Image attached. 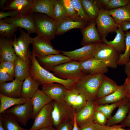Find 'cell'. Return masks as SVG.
<instances>
[{"label": "cell", "mask_w": 130, "mask_h": 130, "mask_svg": "<svg viewBox=\"0 0 130 130\" xmlns=\"http://www.w3.org/2000/svg\"><path fill=\"white\" fill-rule=\"evenodd\" d=\"M41 89L47 96L58 103L65 102V97L68 90L63 84L56 83L42 85Z\"/></svg>", "instance_id": "obj_13"}, {"label": "cell", "mask_w": 130, "mask_h": 130, "mask_svg": "<svg viewBox=\"0 0 130 130\" xmlns=\"http://www.w3.org/2000/svg\"><path fill=\"white\" fill-rule=\"evenodd\" d=\"M89 21L77 15L72 17L65 16L57 21L56 35L63 34L73 29H81L87 25Z\"/></svg>", "instance_id": "obj_9"}, {"label": "cell", "mask_w": 130, "mask_h": 130, "mask_svg": "<svg viewBox=\"0 0 130 130\" xmlns=\"http://www.w3.org/2000/svg\"><path fill=\"white\" fill-rule=\"evenodd\" d=\"M74 8L77 12V15L88 21L90 20L84 11L81 0H72Z\"/></svg>", "instance_id": "obj_42"}, {"label": "cell", "mask_w": 130, "mask_h": 130, "mask_svg": "<svg viewBox=\"0 0 130 130\" xmlns=\"http://www.w3.org/2000/svg\"><path fill=\"white\" fill-rule=\"evenodd\" d=\"M97 130H130V129H125L122 128L120 125L110 126L106 125H101L95 124Z\"/></svg>", "instance_id": "obj_47"}, {"label": "cell", "mask_w": 130, "mask_h": 130, "mask_svg": "<svg viewBox=\"0 0 130 130\" xmlns=\"http://www.w3.org/2000/svg\"><path fill=\"white\" fill-rule=\"evenodd\" d=\"M130 0H110L106 9L109 11L120 7L126 5Z\"/></svg>", "instance_id": "obj_44"}, {"label": "cell", "mask_w": 130, "mask_h": 130, "mask_svg": "<svg viewBox=\"0 0 130 130\" xmlns=\"http://www.w3.org/2000/svg\"><path fill=\"white\" fill-rule=\"evenodd\" d=\"M18 14L16 11L14 10H11L7 12H4L2 11L0 12V19L6 18L8 16L13 17Z\"/></svg>", "instance_id": "obj_50"}, {"label": "cell", "mask_w": 130, "mask_h": 130, "mask_svg": "<svg viewBox=\"0 0 130 130\" xmlns=\"http://www.w3.org/2000/svg\"><path fill=\"white\" fill-rule=\"evenodd\" d=\"M120 53L112 47L101 42L96 44L93 56L108 68H116Z\"/></svg>", "instance_id": "obj_4"}, {"label": "cell", "mask_w": 130, "mask_h": 130, "mask_svg": "<svg viewBox=\"0 0 130 130\" xmlns=\"http://www.w3.org/2000/svg\"><path fill=\"white\" fill-rule=\"evenodd\" d=\"M0 68L5 70L11 77L13 78L14 77V62L6 61H0Z\"/></svg>", "instance_id": "obj_41"}, {"label": "cell", "mask_w": 130, "mask_h": 130, "mask_svg": "<svg viewBox=\"0 0 130 130\" xmlns=\"http://www.w3.org/2000/svg\"><path fill=\"white\" fill-rule=\"evenodd\" d=\"M31 100L33 107L32 119L33 120L42 108L53 100L42 90L39 89Z\"/></svg>", "instance_id": "obj_24"}, {"label": "cell", "mask_w": 130, "mask_h": 130, "mask_svg": "<svg viewBox=\"0 0 130 130\" xmlns=\"http://www.w3.org/2000/svg\"><path fill=\"white\" fill-rule=\"evenodd\" d=\"M19 29L20 34L19 37L17 38V42L26 56L27 54L29 45L32 44L34 38L31 37L30 34L25 32L21 28H19Z\"/></svg>", "instance_id": "obj_34"}, {"label": "cell", "mask_w": 130, "mask_h": 130, "mask_svg": "<svg viewBox=\"0 0 130 130\" xmlns=\"http://www.w3.org/2000/svg\"><path fill=\"white\" fill-rule=\"evenodd\" d=\"M37 35L50 40L54 39L56 33L57 21L45 14H33Z\"/></svg>", "instance_id": "obj_3"}, {"label": "cell", "mask_w": 130, "mask_h": 130, "mask_svg": "<svg viewBox=\"0 0 130 130\" xmlns=\"http://www.w3.org/2000/svg\"><path fill=\"white\" fill-rule=\"evenodd\" d=\"M33 107L31 99L27 102L15 105L5 112L13 116L23 126H26L32 119Z\"/></svg>", "instance_id": "obj_8"}, {"label": "cell", "mask_w": 130, "mask_h": 130, "mask_svg": "<svg viewBox=\"0 0 130 130\" xmlns=\"http://www.w3.org/2000/svg\"><path fill=\"white\" fill-rule=\"evenodd\" d=\"M120 125L122 128L130 127V112L128 114L124 120Z\"/></svg>", "instance_id": "obj_54"}, {"label": "cell", "mask_w": 130, "mask_h": 130, "mask_svg": "<svg viewBox=\"0 0 130 130\" xmlns=\"http://www.w3.org/2000/svg\"><path fill=\"white\" fill-rule=\"evenodd\" d=\"M0 130H4L2 126L1 122L0 120Z\"/></svg>", "instance_id": "obj_61"}, {"label": "cell", "mask_w": 130, "mask_h": 130, "mask_svg": "<svg viewBox=\"0 0 130 130\" xmlns=\"http://www.w3.org/2000/svg\"><path fill=\"white\" fill-rule=\"evenodd\" d=\"M126 97L129 99L130 101V90H128Z\"/></svg>", "instance_id": "obj_60"}, {"label": "cell", "mask_w": 130, "mask_h": 130, "mask_svg": "<svg viewBox=\"0 0 130 130\" xmlns=\"http://www.w3.org/2000/svg\"><path fill=\"white\" fill-rule=\"evenodd\" d=\"M84 12L90 21H95L97 18L100 9L94 0H81Z\"/></svg>", "instance_id": "obj_32"}, {"label": "cell", "mask_w": 130, "mask_h": 130, "mask_svg": "<svg viewBox=\"0 0 130 130\" xmlns=\"http://www.w3.org/2000/svg\"><path fill=\"white\" fill-rule=\"evenodd\" d=\"M33 0H6L4 10H14L24 16L32 15Z\"/></svg>", "instance_id": "obj_15"}, {"label": "cell", "mask_w": 130, "mask_h": 130, "mask_svg": "<svg viewBox=\"0 0 130 130\" xmlns=\"http://www.w3.org/2000/svg\"><path fill=\"white\" fill-rule=\"evenodd\" d=\"M81 31L83 35L81 44L83 46L102 42L96 27L95 21H89L84 27L81 29Z\"/></svg>", "instance_id": "obj_16"}, {"label": "cell", "mask_w": 130, "mask_h": 130, "mask_svg": "<svg viewBox=\"0 0 130 130\" xmlns=\"http://www.w3.org/2000/svg\"><path fill=\"white\" fill-rule=\"evenodd\" d=\"M108 119L102 112L95 110L93 117V122L101 125H106Z\"/></svg>", "instance_id": "obj_45"}, {"label": "cell", "mask_w": 130, "mask_h": 130, "mask_svg": "<svg viewBox=\"0 0 130 130\" xmlns=\"http://www.w3.org/2000/svg\"><path fill=\"white\" fill-rule=\"evenodd\" d=\"M128 90L124 84L120 86L119 88L111 94L98 99L96 102L98 104H104L113 103L120 101L126 97Z\"/></svg>", "instance_id": "obj_27"}, {"label": "cell", "mask_w": 130, "mask_h": 130, "mask_svg": "<svg viewBox=\"0 0 130 130\" xmlns=\"http://www.w3.org/2000/svg\"><path fill=\"white\" fill-rule=\"evenodd\" d=\"M33 38L32 52L36 58L60 54V51L53 47L50 40L38 35Z\"/></svg>", "instance_id": "obj_10"}, {"label": "cell", "mask_w": 130, "mask_h": 130, "mask_svg": "<svg viewBox=\"0 0 130 130\" xmlns=\"http://www.w3.org/2000/svg\"><path fill=\"white\" fill-rule=\"evenodd\" d=\"M23 82L15 78L12 82H5L0 84V93L9 97L21 98Z\"/></svg>", "instance_id": "obj_22"}, {"label": "cell", "mask_w": 130, "mask_h": 130, "mask_svg": "<svg viewBox=\"0 0 130 130\" xmlns=\"http://www.w3.org/2000/svg\"><path fill=\"white\" fill-rule=\"evenodd\" d=\"M2 19L5 22L13 24L18 28L25 29L29 34L36 32L32 15L24 16L19 14L14 17H6Z\"/></svg>", "instance_id": "obj_14"}, {"label": "cell", "mask_w": 130, "mask_h": 130, "mask_svg": "<svg viewBox=\"0 0 130 130\" xmlns=\"http://www.w3.org/2000/svg\"><path fill=\"white\" fill-rule=\"evenodd\" d=\"M123 99L110 104H98L96 110L102 112L108 119L112 117L111 114L115 108L119 106L122 103Z\"/></svg>", "instance_id": "obj_37"}, {"label": "cell", "mask_w": 130, "mask_h": 130, "mask_svg": "<svg viewBox=\"0 0 130 130\" xmlns=\"http://www.w3.org/2000/svg\"><path fill=\"white\" fill-rule=\"evenodd\" d=\"M29 56L31 60L30 76L33 79L39 81L41 85L56 83L63 84L68 90L75 87L77 83L75 81L60 78L42 67L37 61L36 57L30 51Z\"/></svg>", "instance_id": "obj_1"}, {"label": "cell", "mask_w": 130, "mask_h": 130, "mask_svg": "<svg viewBox=\"0 0 130 130\" xmlns=\"http://www.w3.org/2000/svg\"><path fill=\"white\" fill-rule=\"evenodd\" d=\"M96 44H87L72 51H60V52L72 60L81 62L94 57Z\"/></svg>", "instance_id": "obj_12"}, {"label": "cell", "mask_w": 130, "mask_h": 130, "mask_svg": "<svg viewBox=\"0 0 130 130\" xmlns=\"http://www.w3.org/2000/svg\"><path fill=\"white\" fill-rule=\"evenodd\" d=\"M81 69L85 75L108 72V68L100 60L94 57L80 62Z\"/></svg>", "instance_id": "obj_20"}, {"label": "cell", "mask_w": 130, "mask_h": 130, "mask_svg": "<svg viewBox=\"0 0 130 130\" xmlns=\"http://www.w3.org/2000/svg\"><path fill=\"white\" fill-rule=\"evenodd\" d=\"M95 22L97 28L101 37L106 38L110 33L115 32L119 28L114 19L110 15L109 11L100 9Z\"/></svg>", "instance_id": "obj_7"}, {"label": "cell", "mask_w": 130, "mask_h": 130, "mask_svg": "<svg viewBox=\"0 0 130 130\" xmlns=\"http://www.w3.org/2000/svg\"><path fill=\"white\" fill-rule=\"evenodd\" d=\"M104 74L100 73L86 75L77 82L75 88L87 102H95L97 100V91Z\"/></svg>", "instance_id": "obj_2"}, {"label": "cell", "mask_w": 130, "mask_h": 130, "mask_svg": "<svg viewBox=\"0 0 130 130\" xmlns=\"http://www.w3.org/2000/svg\"><path fill=\"white\" fill-rule=\"evenodd\" d=\"M79 128V130H97L95 124L93 122L84 124Z\"/></svg>", "instance_id": "obj_52"}, {"label": "cell", "mask_w": 130, "mask_h": 130, "mask_svg": "<svg viewBox=\"0 0 130 130\" xmlns=\"http://www.w3.org/2000/svg\"><path fill=\"white\" fill-rule=\"evenodd\" d=\"M119 28L125 32L130 29V21H126L121 23L119 26Z\"/></svg>", "instance_id": "obj_53"}, {"label": "cell", "mask_w": 130, "mask_h": 130, "mask_svg": "<svg viewBox=\"0 0 130 130\" xmlns=\"http://www.w3.org/2000/svg\"><path fill=\"white\" fill-rule=\"evenodd\" d=\"M119 86L114 81L104 74L97 91L98 99L111 94L117 90Z\"/></svg>", "instance_id": "obj_25"}, {"label": "cell", "mask_w": 130, "mask_h": 130, "mask_svg": "<svg viewBox=\"0 0 130 130\" xmlns=\"http://www.w3.org/2000/svg\"><path fill=\"white\" fill-rule=\"evenodd\" d=\"M36 59L40 65L49 71H52L55 67L72 60L68 57L60 54L47 55Z\"/></svg>", "instance_id": "obj_17"}, {"label": "cell", "mask_w": 130, "mask_h": 130, "mask_svg": "<svg viewBox=\"0 0 130 130\" xmlns=\"http://www.w3.org/2000/svg\"><path fill=\"white\" fill-rule=\"evenodd\" d=\"M55 20L57 21L66 16L62 0H55L53 6Z\"/></svg>", "instance_id": "obj_38"}, {"label": "cell", "mask_w": 130, "mask_h": 130, "mask_svg": "<svg viewBox=\"0 0 130 130\" xmlns=\"http://www.w3.org/2000/svg\"><path fill=\"white\" fill-rule=\"evenodd\" d=\"M0 120L4 130H30L21 127L13 116L5 112L0 114Z\"/></svg>", "instance_id": "obj_33"}, {"label": "cell", "mask_w": 130, "mask_h": 130, "mask_svg": "<svg viewBox=\"0 0 130 130\" xmlns=\"http://www.w3.org/2000/svg\"><path fill=\"white\" fill-rule=\"evenodd\" d=\"M66 16L70 17L77 15V12L74 8L72 0H62Z\"/></svg>", "instance_id": "obj_43"}, {"label": "cell", "mask_w": 130, "mask_h": 130, "mask_svg": "<svg viewBox=\"0 0 130 130\" xmlns=\"http://www.w3.org/2000/svg\"><path fill=\"white\" fill-rule=\"evenodd\" d=\"M98 104L96 102H87L85 106L80 110L76 113V121L79 127L93 122V117Z\"/></svg>", "instance_id": "obj_19"}, {"label": "cell", "mask_w": 130, "mask_h": 130, "mask_svg": "<svg viewBox=\"0 0 130 130\" xmlns=\"http://www.w3.org/2000/svg\"><path fill=\"white\" fill-rule=\"evenodd\" d=\"M30 51L28 49L26 58L24 60L17 56L14 62L15 78L22 81L30 76L31 60L29 56Z\"/></svg>", "instance_id": "obj_18"}, {"label": "cell", "mask_w": 130, "mask_h": 130, "mask_svg": "<svg viewBox=\"0 0 130 130\" xmlns=\"http://www.w3.org/2000/svg\"><path fill=\"white\" fill-rule=\"evenodd\" d=\"M87 102L85 97L79 93L72 107L76 113L85 106Z\"/></svg>", "instance_id": "obj_40"}, {"label": "cell", "mask_w": 130, "mask_h": 130, "mask_svg": "<svg viewBox=\"0 0 130 130\" xmlns=\"http://www.w3.org/2000/svg\"><path fill=\"white\" fill-rule=\"evenodd\" d=\"M55 0H33V13L37 12L44 13L55 20L53 6Z\"/></svg>", "instance_id": "obj_28"}, {"label": "cell", "mask_w": 130, "mask_h": 130, "mask_svg": "<svg viewBox=\"0 0 130 130\" xmlns=\"http://www.w3.org/2000/svg\"><path fill=\"white\" fill-rule=\"evenodd\" d=\"M75 114L74 115V122L72 130H79L80 128L78 125L76 121L75 117Z\"/></svg>", "instance_id": "obj_57"}, {"label": "cell", "mask_w": 130, "mask_h": 130, "mask_svg": "<svg viewBox=\"0 0 130 130\" xmlns=\"http://www.w3.org/2000/svg\"><path fill=\"white\" fill-rule=\"evenodd\" d=\"M118 26L122 22L130 21V0L125 6L109 11Z\"/></svg>", "instance_id": "obj_30"}, {"label": "cell", "mask_w": 130, "mask_h": 130, "mask_svg": "<svg viewBox=\"0 0 130 130\" xmlns=\"http://www.w3.org/2000/svg\"><path fill=\"white\" fill-rule=\"evenodd\" d=\"M17 37L16 34L14 37L13 39V45L16 55L24 60L26 58L22 50L18 45L17 41Z\"/></svg>", "instance_id": "obj_46"}, {"label": "cell", "mask_w": 130, "mask_h": 130, "mask_svg": "<svg viewBox=\"0 0 130 130\" xmlns=\"http://www.w3.org/2000/svg\"><path fill=\"white\" fill-rule=\"evenodd\" d=\"M40 85L39 81L33 79L30 76L26 78L22 85L21 98L31 99L39 89Z\"/></svg>", "instance_id": "obj_26"}, {"label": "cell", "mask_w": 130, "mask_h": 130, "mask_svg": "<svg viewBox=\"0 0 130 130\" xmlns=\"http://www.w3.org/2000/svg\"><path fill=\"white\" fill-rule=\"evenodd\" d=\"M13 80L5 70L0 68V84L7 81H13Z\"/></svg>", "instance_id": "obj_49"}, {"label": "cell", "mask_w": 130, "mask_h": 130, "mask_svg": "<svg viewBox=\"0 0 130 130\" xmlns=\"http://www.w3.org/2000/svg\"><path fill=\"white\" fill-rule=\"evenodd\" d=\"M126 34L125 49L123 54L120 53L117 62V65H124L130 57V30L124 32Z\"/></svg>", "instance_id": "obj_36"}, {"label": "cell", "mask_w": 130, "mask_h": 130, "mask_svg": "<svg viewBox=\"0 0 130 130\" xmlns=\"http://www.w3.org/2000/svg\"><path fill=\"white\" fill-rule=\"evenodd\" d=\"M124 70L127 78H130V58L129 61L124 65Z\"/></svg>", "instance_id": "obj_55"}, {"label": "cell", "mask_w": 130, "mask_h": 130, "mask_svg": "<svg viewBox=\"0 0 130 130\" xmlns=\"http://www.w3.org/2000/svg\"><path fill=\"white\" fill-rule=\"evenodd\" d=\"M6 0H0V9H2V11H4L5 8V4Z\"/></svg>", "instance_id": "obj_58"}, {"label": "cell", "mask_w": 130, "mask_h": 130, "mask_svg": "<svg viewBox=\"0 0 130 130\" xmlns=\"http://www.w3.org/2000/svg\"><path fill=\"white\" fill-rule=\"evenodd\" d=\"M12 38L0 37V61L14 62L17 58Z\"/></svg>", "instance_id": "obj_21"}, {"label": "cell", "mask_w": 130, "mask_h": 130, "mask_svg": "<svg viewBox=\"0 0 130 130\" xmlns=\"http://www.w3.org/2000/svg\"><path fill=\"white\" fill-rule=\"evenodd\" d=\"M115 32L116 35L113 40L108 41L106 38H103L102 42L112 47L119 53L122 52H124L125 49L126 34L119 28L116 30Z\"/></svg>", "instance_id": "obj_29"}, {"label": "cell", "mask_w": 130, "mask_h": 130, "mask_svg": "<svg viewBox=\"0 0 130 130\" xmlns=\"http://www.w3.org/2000/svg\"><path fill=\"white\" fill-rule=\"evenodd\" d=\"M52 100L43 107L37 115L30 130H37L53 126L51 116Z\"/></svg>", "instance_id": "obj_11"}, {"label": "cell", "mask_w": 130, "mask_h": 130, "mask_svg": "<svg viewBox=\"0 0 130 130\" xmlns=\"http://www.w3.org/2000/svg\"><path fill=\"white\" fill-rule=\"evenodd\" d=\"M18 27L15 25L0 19V37L11 38L14 37Z\"/></svg>", "instance_id": "obj_35"}, {"label": "cell", "mask_w": 130, "mask_h": 130, "mask_svg": "<svg viewBox=\"0 0 130 130\" xmlns=\"http://www.w3.org/2000/svg\"><path fill=\"white\" fill-rule=\"evenodd\" d=\"M74 121L68 120L61 124L57 128L56 130H72Z\"/></svg>", "instance_id": "obj_48"}, {"label": "cell", "mask_w": 130, "mask_h": 130, "mask_svg": "<svg viewBox=\"0 0 130 130\" xmlns=\"http://www.w3.org/2000/svg\"><path fill=\"white\" fill-rule=\"evenodd\" d=\"M52 71L59 78L65 80L71 79L76 82L85 75L81 69L80 62L73 60L55 67Z\"/></svg>", "instance_id": "obj_5"}, {"label": "cell", "mask_w": 130, "mask_h": 130, "mask_svg": "<svg viewBox=\"0 0 130 130\" xmlns=\"http://www.w3.org/2000/svg\"><path fill=\"white\" fill-rule=\"evenodd\" d=\"M115 114L108 119L106 125L111 126L123 122L130 112V101L126 97L123 100Z\"/></svg>", "instance_id": "obj_23"}, {"label": "cell", "mask_w": 130, "mask_h": 130, "mask_svg": "<svg viewBox=\"0 0 130 130\" xmlns=\"http://www.w3.org/2000/svg\"><path fill=\"white\" fill-rule=\"evenodd\" d=\"M79 94L75 87L68 90L65 97V102L72 107Z\"/></svg>", "instance_id": "obj_39"}, {"label": "cell", "mask_w": 130, "mask_h": 130, "mask_svg": "<svg viewBox=\"0 0 130 130\" xmlns=\"http://www.w3.org/2000/svg\"><path fill=\"white\" fill-rule=\"evenodd\" d=\"M110 0H94L100 10L106 9V8Z\"/></svg>", "instance_id": "obj_51"}, {"label": "cell", "mask_w": 130, "mask_h": 130, "mask_svg": "<svg viewBox=\"0 0 130 130\" xmlns=\"http://www.w3.org/2000/svg\"><path fill=\"white\" fill-rule=\"evenodd\" d=\"M128 90H130V78H127L124 83Z\"/></svg>", "instance_id": "obj_56"}, {"label": "cell", "mask_w": 130, "mask_h": 130, "mask_svg": "<svg viewBox=\"0 0 130 130\" xmlns=\"http://www.w3.org/2000/svg\"><path fill=\"white\" fill-rule=\"evenodd\" d=\"M37 130H56V128L53 126L45 127Z\"/></svg>", "instance_id": "obj_59"}, {"label": "cell", "mask_w": 130, "mask_h": 130, "mask_svg": "<svg viewBox=\"0 0 130 130\" xmlns=\"http://www.w3.org/2000/svg\"><path fill=\"white\" fill-rule=\"evenodd\" d=\"M30 99L23 98H14L6 96L0 93V114L4 113L12 106L25 103Z\"/></svg>", "instance_id": "obj_31"}, {"label": "cell", "mask_w": 130, "mask_h": 130, "mask_svg": "<svg viewBox=\"0 0 130 130\" xmlns=\"http://www.w3.org/2000/svg\"><path fill=\"white\" fill-rule=\"evenodd\" d=\"M75 113L72 107L65 102L52 101L51 114L53 126L55 128L66 121H74Z\"/></svg>", "instance_id": "obj_6"}]
</instances>
